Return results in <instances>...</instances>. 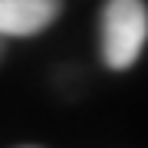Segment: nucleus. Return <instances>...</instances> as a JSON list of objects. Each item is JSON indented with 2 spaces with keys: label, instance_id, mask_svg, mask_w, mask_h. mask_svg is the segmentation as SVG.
I'll list each match as a JSON object with an SVG mask.
<instances>
[{
  "label": "nucleus",
  "instance_id": "1",
  "mask_svg": "<svg viewBox=\"0 0 148 148\" xmlns=\"http://www.w3.org/2000/svg\"><path fill=\"white\" fill-rule=\"evenodd\" d=\"M148 40V10L142 0H109L102 10V59L109 69H128Z\"/></svg>",
  "mask_w": 148,
  "mask_h": 148
},
{
  "label": "nucleus",
  "instance_id": "2",
  "mask_svg": "<svg viewBox=\"0 0 148 148\" xmlns=\"http://www.w3.org/2000/svg\"><path fill=\"white\" fill-rule=\"evenodd\" d=\"M63 10V0H0V36H36Z\"/></svg>",
  "mask_w": 148,
  "mask_h": 148
},
{
  "label": "nucleus",
  "instance_id": "3",
  "mask_svg": "<svg viewBox=\"0 0 148 148\" xmlns=\"http://www.w3.org/2000/svg\"><path fill=\"white\" fill-rule=\"evenodd\" d=\"M0 56H3V36H0Z\"/></svg>",
  "mask_w": 148,
  "mask_h": 148
}]
</instances>
